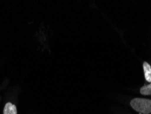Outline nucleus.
Segmentation results:
<instances>
[{
	"label": "nucleus",
	"instance_id": "7ed1b4c3",
	"mask_svg": "<svg viewBox=\"0 0 151 114\" xmlns=\"http://www.w3.org/2000/svg\"><path fill=\"white\" fill-rule=\"evenodd\" d=\"M4 114H17L16 105L11 102H7L4 108Z\"/></svg>",
	"mask_w": 151,
	"mask_h": 114
},
{
	"label": "nucleus",
	"instance_id": "f03ea898",
	"mask_svg": "<svg viewBox=\"0 0 151 114\" xmlns=\"http://www.w3.org/2000/svg\"><path fill=\"white\" fill-rule=\"evenodd\" d=\"M143 69L144 72V77L146 81L151 83V66L148 62H144L143 64Z\"/></svg>",
	"mask_w": 151,
	"mask_h": 114
},
{
	"label": "nucleus",
	"instance_id": "20e7f679",
	"mask_svg": "<svg viewBox=\"0 0 151 114\" xmlns=\"http://www.w3.org/2000/svg\"><path fill=\"white\" fill-rule=\"evenodd\" d=\"M139 91H140L141 94L144 96L151 95V83H150V84L145 85L142 87Z\"/></svg>",
	"mask_w": 151,
	"mask_h": 114
},
{
	"label": "nucleus",
	"instance_id": "f257e3e1",
	"mask_svg": "<svg viewBox=\"0 0 151 114\" xmlns=\"http://www.w3.org/2000/svg\"><path fill=\"white\" fill-rule=\"evenodd\" d=\"M130 105L139 114L151 113V100L150 99L135 98L131 100Z\"/></svg>",
	"mask_w": 151,
	"mask_h": 114
}]
</instances>
